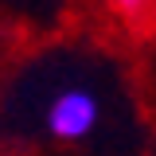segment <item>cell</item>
<instances>
[{
  "label": "cell",
  "mask_w": 156,
  "mask_h": 156,
  "mask_svg": "<svg viewBox=\"0 0 156 156\" xmlns=\"http://www.w3.org/2000/svg\"><path fill=\"white\" fill-rule=\"evenodd\" d=\"M98 117H101V101L90 86H66L51 98L43 125L55 140H86L98 129Z\"/></svg>",
  "instance_id": "cell-1"
},
{
  "label": "cell",
  "mask_w": 156,
  "mask_h": 156,
  "mask_svg": "<svg viewBox=\"0 0 156 156\" xmlns=\"http://www.w3.org/2000/svg\"><path fill=\"white\" fill-rule=\"evenodd\" d=\"M113 8L121 16H140V12L148 8V0H113Z\"/></svg>",
  "instance_id": "cell-2"
}]
</instances>
